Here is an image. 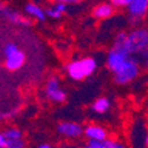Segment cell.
Instances as JSON below:
<instances>
[{"instance_id":"obj_8","label":"cell","mask_w":148,"mask_h":148,"mask_svg":"<svg viewBox=\"0 0 148 148\" xmlns=\"http://www.w3.org/2000/svg\"><path fill=\"white\" fill-rule=\"evenodd\" d=\"M57 130L66 138H78L83 134L82 126L76 122H60L57 126Z\"/></svg>"},{"instance_id":"obj_17","label":"cell","mask_w":148,"mask_h":148,"mask_svg":"<svg viewBox=\"0 0 148 148\" xmlns=\"http://www.w3.org/2000/svg\"><path fill=\"white\" fill-rule=\"evenodd\" d=\"M103 143V148H126L121 142L114 141V140H110V139H106L102 141Z\"/></svg>"},{"instance_id":"obj_26","label":"cell","mask_w":148,"mask_h":148,"mask_svg":"<svg viewBox=\"0 0 148 148\" xmlns=\"http://www.w3.org/2000/svg\"><path fill=\"white\" fill-rule=\"evenodd\" d=\"M79 1H81V0H79Z\"/></svg>"},{"instance_id":"obj_24","label":"cell","mask_w":148,"mask_h":148,"mask_svg":"<svg viewBox=\"0 0 148 148\" xmlns=\"http://www.w3.org/2000/svg\"><path fill=\"white\" fill-rule=\"evenodd\" d=\"M146 65H147V68H148V58H147V62H146Z\"/></svg>"},{"instance_id":"obj_20","label":"cell","mask_w":148,"mask_h":148,"mask_svg":"<svg viewBox=\"0 0 148 148\" xmlns=\"http://www.w3.org/2000/svg\"><path fill=\"white\" fill-rule=\"evenodd\" d=\"M5 142H6V139H5V136H4V134H3V133H0V148L4 147Z\"/></svg>"},{"instance_id":"obj_12","label":"cell","mask_w":148,"mask_h":148,"mask_svg":"<svg viewBox=\"0 0 148 148\" xmlns=\"http://www.w3.org/2000/svg\"><path fill=\"white\" fill-rule=\"evenodd\" d=\"M25 12L26 14L36 20H39V21H44L46 19V13H45V10L36 3H29L25 5Z\"/></svg>"},{"instance_id":"obj_7","label":"cell","mask_w":148,"mask_h":148,"mask_svg":"<svg viewBox=\"0 0 148 148\" xmlns=\"http://www.w3.org/2000/svg\"><path fill=\"white\" fill-rule=\"evenodd\" d=\"M129 57L130 55H128L127 52L112 47V50L108 52V56H107V66L109 68L110 71L115 72Z\"/></svg>"},{"instance_id":"obj_14","label":"cell","mask_w":148,"mask_h":148,"mask_svg":"<svg viewBox=\"0 0 148 148\" xmlns=\"http://www.w3.org/2000/svg\"><path fill=\"white\" fill-rule=\"evenodd\" d=\"M110 108V101L107 97H98L91 106V109L96 114H104Z\"/></svg>"},{"instance_id":"obj_11","label":"cell","mask_w":148,"mask_h":148,"mask_svg":"<svg viewBox=\"0 0 148 148\" xmlns=\"http://www.w3.org/2000/svg\"><path fill=\"white\" fill-rule=\"evenodd\" d=\"M84 135L87 136L89 140H96V141H103L107 139V130L100 126H95V125H90L85 129H83Z\"/></svg>"},{"instance_id":"obj_22","label":"cell","mask_w":148,"mask_h":148,"mask_svg":"<svg viewBox=\"0 0 148 148\" xmlns=\"http://www.w3.org/2000/svg\"><path fill=\"white\" fill-rule=\"evenodd\" d=\"M143 53H145V55H146V56L148 57V45H147V47L145 49V51H143Z\"/></svg>"},{"instance_id":"obj_13","label":"cell","mask_w":148,"mask_h":148,"mask_svg":"<svg viewBox=\"0 0 148 148\" xmlns=\"http://www.w3.org/2000/svg\"><path fill=\"white\" fill-rule=\"evenodd\" d=\"M66 5L68 4L63 1H56V4H53L52 6L47 7L45 10L46 17H50L51 19H60L66 12V7H68Z\"/></svg>"},{"instance_id":"obj_9","label":"cell","mask_w":148,"mask_h":148,"mask_svg":"<svg viewBox=\"0 0 148 148\" xmlns=\"http://www.w3.org/2000/svg\"><path fill=\"white\" fill-rule=\"evenodd\" d=\"M127 8L132 19L140 20L148 12V0H133Z\"/></svg>"},{"instance_id":"obj_3","label":"cell","mask_w":148,"mask_h":148,"mask_svg":"<svg viewBox=\"0 0 148 148\" xmlns=\"http://www.w3.org/2000/svg\"><path fill=\"white\" fill-rule=\"evenodd\" d=\"M114 73V81L120 85H125L130 83L139 76L140 65L136 59L129 57Z\"/></svg>"},{"instance_id":"obj_4","label":"cell","mask_w":148,"mask_h":148,"mask_svg":"<svg viewBox=\"0 0 148 148\" xmlns=\"http://www.w3.org/2000/svg\"><path fill=\"white\" fill-rule=\"evenodd\" d=\"M5 66L10 71L19 70L25 63V53L14 43H7L4 46Z\"/></svg>"},{"instance_id":"obj_10","label":"cell","mask_w":148,"mask_h":148,"mask_svg":"<svg viewBox=\"0 0 148 148\" xmlns=\"http://www.w3.org/2000/svg\"><path fill=\"white\" fill-rule=\"evenodd\" d=\"M115 7L110 3H102L98 4L92 10V16L96 19H108L114 14Z\"/></svg>"},{"instance_id":"obj_6","label":"cell","mask_w":148,"mask_h":148,"mask_svg":"<svg viewBox=\"0 0 148 148\" xmlns=\"http://www.w3.org/2000/svg\"><path fill=\"white\" fill-rule=\"evenodd\" d=\"M0 17L6 19L7 21H10L12 24H14V25H19V26H30L32 24L27 17L21 16L19 12L13 11L11 7H8L7 5H5L1 1H0Z\"/></svg>"},{"instance_id":"obj_2","label":"cell","mask_w":148,"mask_h":148,"mask_svg":"<svg viewBox=\"0 0 148 148\" xmlns=\"http://www.w3.org/2000/svg\"><path fill=\"white\" fill-rule=\"evenodd\" d=\"M97 69V62L92 57H84L82 59L72 60L66 65L68 76L73 81H82L91 76Z\"/></svg>"},{"instance_id":"obj_25","label":"cell","mask_w":148,"mask_h":148,"mask_svg":"<svg viewBox=\"0 0 148 148\" xmlns=\"http://www.w3.org/2000/svg\"><path fill=\"white\" fill-rule=\"evenodd\" d=\"M56 1H62V0H56Z\"/></svg>"},{"instance_id":"obj_21","label":"cell","mask_w":148,"mask_h":148,"mask_svg":"<svg viewBox=\"0 0 148 148\" xmlns=\"http://www.w3.org/2000/svg\"><path fill=\"white\" fill-rule=\"evenodd\" d=\"M37 148H52L50 145H46V143H44V145H40L39 147H37Z\"/></svg>"},{"instance_id":"obj_5","label":"cell","mask_w":148,"mask_h":148,"mask_svg":"<svg viewBox=\"0 0 148 148\" xmlns=\"http://www.w3.org/2000/svg\"><path fill=\"white\" fill-rule=\"evenodd\" d=\"M45 95L50 101L56 103H62L66 100V92L60 88L58 77L52 76L47 79L45 84Z\"/></svg>"},{"instance_id":"obj_23","label":"cell","mask_w":148,"mask_h":148,"mask_svg":"<svg viewBox=\"0 0 148 148\" xmlns=\"http://www.w3.org/2000/svg\"><path fill=\"white\" fill-rule=\"evenodd\" d=\"M146 145H147V147H148V135H147V138H146Z\"/></svg>"},{"instance_id":"obj_16","label":"cell","mask_w":148,"mask_h":148,"mask_svg":"<svg viewBox=\"0 0 148 148\" xmlns=\"http://www.w3.org/2000/svg\"><path fill=\"white\" fill-rule=\"evenodd\" d=\"M1 148H24V142L23 140H6Z\"/></svg>"},{"instance_id":"obj_15","label":"cell","mask_w":148,"mask_h":148,"mask_svg":"<svg viewBox=\"0 0 148 148\" xmlns=\"http://www.w3.org/2000/svg\"><path fill=\"white\" fill-rule=\"evenodd\" d=\"M6 140H21L23 133L18 128H7L3 132Z\"/></svg>"},{"instance_id":"obj_18","label":"cell","mask_w":148,"mask_h":148,"mask_svg":"<svg viewBox=\"0 0 148 148\" xmlns=\"http://www.w3.org/2000/svg\"><path fill=\"white\" fill-rule=\"evenodd\" d=\"M133 0H110V4L114 7H128Z\"/></svg>"},{"instance_id":"obj_19","label":"cell","mask_w":148,"mask_h":148,"mask_svg":"<svg viewBox=\"0 0 148 148\" xmlns=\"http://www.w3.org/2000/svg\"><path fill=\"white\" fill-rule=\"evenodd\" d=\"M83 148H103V143H102V141L89 140V142L85 145Z\"/></svg>"},{"instance_id":"obj_1","label":"cell","mask_w":148,"mask_h":148,"mask_svg":"<svg viewBox=\"0 0 148 148\" xmlns=\"http://www.w3.org/2000/svg\"><path fill=\"white\" fill-rule=\"evenodd\" d=\"M148 45V30L143 27L135 29L129 33L120 32L114 39L113 47L119 49L127 52L128 55L133 53H143L145 49Z\"/></svg>"}]
</instances>
